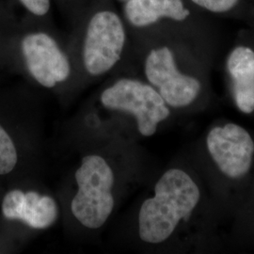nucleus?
<instances>
[{
	"instance_id": "nucleus-1",
	"label": "nucleus",
	"mask_w": 254,
	"mask_h": 254,
	"mask_svg": "<svg viewBox=\"0 0 254 254\" xmlns=\"http://www.w3.org/2000/svg\"><path fill=\"white\" fill-rule=\"evenodd\" d=\"M227 221L190 161L165 171L154 195L140 205L137 233L146 244L162 245L181 238L186 251L217 254L227 248Z\"/></svg>"
},
{
	"instance_id": "nucleus-2",
	"label": "nucleus",
	"mask_w": 254,
	"mask_h": 254,
	"mask_svg": "<svg viewBox=\"0 0 254 254\" xmlns=\"http://www.w3.org/2000/svg\"><path fill=\"white\" fill-rule=\"evenodd\" d=\"M191 161L229 224L254 177V131L218 119L197 140Z\"/></svg>"
},
{
	"instance_id": "nucleus-3",
	"label": "nucleus",
	"mask_w": 254,
	"mask_h": 254,
	"mask_svg": "<svg viewBox=\"0 0 254 254\" xmlns=\"http://www.w3.org/2000/svg\"><path fill=\"white\" fill-rule=\"evenodd\" d=\"M143 69L147 82L172 109L202 113L212 107L208 84L182 72L172 46L151 48L146 54Z\"/></svg>"
},
{
	"instance_id": "nucleus-4",
	"label": "nucleus",
	"mask_w": 254,
	"mask_h": 254,
	"mask_svg": "<svg viewBox=\"0 0 254 254\" xmlns=\"http://www.w3.org/2000/svg\"><path fill=\"white\" fill-rule=\"evenodd\" d=\"M82 58L85 70L91 75L110 71L124 53L127 44L126 21L108 5L92 9L84 22Z\"/></svg>"
},
{
	"instance_id": "nucleus-5",
	"label": "nucleus",
	"mask_w": 254,
	"mask_h": 254,
	"mask_svg": "<svg viewBox=\"0 0 254 254\" xmlns=\"http://www.w3.org/2000/svg\"><path fill=\"white\" fill-rule=\"evenodd\" d=\"M75 179L78 190L71 203L73 216L85 227L100 228L114 207L111 168L103 157L88 155L82 159Z\"/></svg>"
},
{
	"instance_id": "nucleus-6",
	"label": "nucleus",
	"mask_w": 254,
	"mask_h": 254,
	"mask_svg": "<svg viewBox=\"0 0 254 254\" xmlns=\"http://www.w3.org/2000/svg\"><path fill=\"white\" fill-rule=\"evenodd\" d=\"M101 102L108 109L132 114L142 136H154L158 126L172 115V108L151 84L134 78L115 82L102 92Z\"/></svg>"
},
{
	"instance_id": "nucleus-7",
	"label": "nucleus",
	"mask_w": 254,
	"mask_h": 254,
	"mask_svg": "<svg viewBox=\"0 0 254 254\" xmlns=\"http://www.w3.org/2000/svg\"><path fill=\"white\" fill-rule=\"evenodd\" d=\"M21 50L27 70L39 84L53 88L71 74V64L57 40L43 29L26 34Z\"/></svg>"
},
{
	"instance_id": "nucleus-8",
	"label": "nucleus",
	"mask_w": 254,
	"mask_h": 254,
	"mask_svg": "<svg viewBox=\"0 0 254 254\" xmlns=\"http://www.w3.org/2000/svg\"><path fill=\"white\" fill-rule=\"evenodd\" d=\"M225 72L233 107L242 115L254 116V47L243 44L233 47Z\"/></svg>"
},
{
	"instance_id": "nucleus-9",
	"label": "nucleus",
	"mask_w": 254,
	"mask_h": 254,
	"mask_svg": "<svg viewBox=\"0 0 254 254\" xmlns=\"http://www.w3.org/2000/svg\"><path fill=\"white\" fill-rule=\"evenodd\" d=\"M2 213L8 219H17L29 227L46 229L51 226L58 217L55 200L34 191L24 193L15 190L6 194L2 201Z\"/></svg>"
},
{
	"instance_id": "nucleus-10",
	"label": "nucleus",
	"mask_w": 254,
	"mask_h": 254,
	"mask_svg": "<svg viewBox=\"0 0 254 254\" xmlns=\"http://www.w3.org/2000/svg\"><path fill=\"white\" fill-rule=\"evenodd\" d=\"M123 11L126 23L135 28L152 27L161 20L184 22L190 15L184 0H128Z\"/></svg>"
},
{
	"instance_id": "nucleus-11",
	"label": "nucleus",
	"mask_w": 254,
	"mask_h": 254,
	"mask_svg": "<svg viewBox=\"0 0 254 254\" xmlns=\"http://www.w3.org/2000/svg\"><path fill=\"white\" fill-rule=\"evenodd\" d=\"M228 247L254 249V174L245 197L227 227Z\"/></svg>"
},
{
	"instance_id": "nucleus-12",
	"label": "nucleus",
	"mask_w": 254,
	"mask_h": 254,
	"mask_svg": "<svg viewBox=\"0 0 254 254\" xmlns=\"http://www.w3.org/2000/svg\"><path fill=\"white\" fill-rule=\"evenodd\" d=\"M16 163V148L8 133L0 126V175L10 173Z\"/></svg>"
},
{
	"instance_id": "nucleus-13",
	"label": "nucleus",
	"mask_w": 254,
	"mask_h": 254,
	"mask_svg": "<svg viewBox=\"0 0 254 254\" xmlns=\"http://www.w3.org/2000/svg\"><path fill=\"white\" fill-rule=\"evenodd\" d=\"M196 6L213 13H226L238 4L239 0H190Z\"/></svg>"
},
{
	"instance_id": "nucleus-14",
	"label": "nucleus",
	"mask_w": 254,
	"mask_h": 254,
	"mask_svg": "<svg viewBox=\"0 0 254 254\" xmlns=\"http://www.w3.org/2000/svg\"><path fill=\"white\" fill-rule=\"evenodd\" d=\"M28 13L38 18L45 19L50 14L52 0H18Z\"/></svg>"
},
{
	"instance_id": "nucleus-15",
	"label": "nucleus",
	"mask_w": 254,
	"mask_h": 254,
	"mask_svg": "<svg viewBox=\"0 0 254 254\" xmlns=\"http://www.w3.org/2000/svg\"><path fill=\"white\" fill-rule=\"evenodd\" d=\"M119 1H121V2H123V3H124V2H126V1H128V0H119Z\"/></svg>"
}]
</instances>
